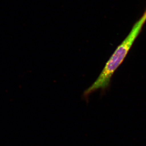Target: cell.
Listing matches in <instances>:
<instances>
[{
  "label": "cell",
  "instance_id": "1",
  "mask_svg": "<svg viewBox=\"0 0 146 146\" xmlns=\"http://www.w3.org/2000/svg\"><path fill=\"white\" fill-rule=\"evenodd\" d=\"M146 20V16L136 23L131 31L117 47L112 56L106 63L104 68L96 81L85 91L84 96L89 94L99 89H104L109 85L111 78L117 68L123 62L134 41L138 36Z\"/></svg>",
  "mask_w": 146,
  "mask_h": 146
}]
</instances>
